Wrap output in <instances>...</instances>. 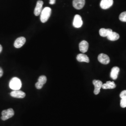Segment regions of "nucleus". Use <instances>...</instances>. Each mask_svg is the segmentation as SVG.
I'll use <instances>...</instances> for the list:
<instances>
[{
  "label": "nucleus",
  "instance_id": "1",
  "mask_svg": "<svg viewBox=\"0 0 126 126\" xmlns=\"http://www.w3.org/2000/svg\"><path fill=\"white\" fill-rule=\"evenodd\" d=\"M9 86L12 90H20L22 87V82L18 78L14 77L9 82Z\"/></svg>",
  "mask_w": 126,
  "mask_h": 126
},
{
  "label": "nucleus",
  "instance_id": "2",
  "mask_svg": "<svg viewBox=\"0 0 126 126\" xmlns=\"http://www.w3.org/2000/svg\"><path fill=\"white\" fill-rule=\"evenodd\" d=\"M51 13V9L49 7H45L42 10L40 14V20L41 22L45 23L50 18Z\"/></svg>",
  "mask_w": 126,
  "mask_h": 126
},
{
  "label": "nucleus",
  "instance_id": "3",
  "mask_svg": "<svg viewBox=\"0 0 126 126\" xmlns=\"http://www.w3.org/2000/svg\"><path fill=\"white\" fill-rule=\"evenodd\" d=\"M2 116L1 119L2 121H6L14 115V111L12 108H9L3 110L1 112Z\"/></svg>",
  "mask_w": 126,
  "mask_h": 126
},
{
  "label": "nucleus",
  "instance_id": "4",
  "mask_svg": "<svg viewBox=\"0 0 126 126\" xmlns=\"http://www.w3.org/2000/svg\"><path fill=\"white\" fill-rule=\"evenodd\" d=\"M47 81V78L45 75H42L39 77L38 81L35 84V86L37 89H41Z\"/></svg>",
  "mask_w": 126,
  "mask_h": 126
},
{
  "label": "nucleus",
  "instance_id": "5",
  "mask_svg": "<svg viewBox=\"0 0 126 126\" xmlns=\"http://www.w3.org/2000/svg\"><path fill=\"white\" fill-rule=\"evenodd\" d=\"M83 21L81 16L79 15H76L73 21V26L76 28H79L82 26Z\"/></svg>",
  "mask_w": 126,
  "mask_h": 126
},
{
  "label": "nucleus",
  "instance_id": "6",
  "mask_svg": "<svg viewBox=\"0 0 126 126\" xmlns=\"http://www.w3.org/2000/svg\"><path fill=\"white\" fill-rule=\"evenodd\" d=\"M10 95L11 97L16 98H18V99H22L24 98L26 94L25 93H24L23 91L20 90H13L10 93Z\"/></svg>",
  "mask_w": 126,
  "mask_h": 126
},
{
  "label": "nucleus",
  "instance_id": "7",
  "mask_svg": "<svg viewBox=\"0 0 126 126\" xmlns=\"http://www.w3.org/2000/svg\"><path fill=\"white\" fill-rule=\"evenodd\" d=\"M93 83L94 86V94L95 95L98 94L100 93V89L102 88V82L99 80H94Z\"/></svg>",
  "mask_w": 126,
  "mask_h": 126
},
{
  "label": "nucleus",
  "instance_id": "8",
  "mask_svg": "<svg viewBox=\"0 0 126 126\" xmlns=\"http://www.w3.org/2000/svg\"><path fill=\"white\" fill-rule=\"evenodd\" d=\"M113 3V0H101L100 3V7L102 9H108L112 7Z\"/></svg>",
  "mask_w": 126,
  "mask_h": 126
},
{
  "label": "nucleus",
  "instance_id": "9",
  "mask_svg": "<svg viewBox=\"0 0 126 126\" xmlns=\"http://www.w3.org/2000/svg\"><path fill=\"white\" fill-rule=\"evenodd\" d=\"M26 42V38L24 37L21 36L17 38L14 43V47L16 48H20L25 44Z\"/></svg>",
  "mask_w": 126,
  "mask_h": 126
},
{
  "label": "nucleus",
  "instance_id": "10",
  "mask_svg": "<svg viewBox=\"0 0 126 126\" xmlns=\"http://www.w3.org/2000/svg\"><path fill=\"white\" fill-rule=\"evenodd\" d=\"M98 61L99 62L104 64H108L110 62V59L106 54L101 53L99 54L98 57Z\"/></svg>",
  "mask_w": 126,
  "mask_h": 126
},
{
  "label": "nucleus",
  "instance_id": "11",
  "mask_svg": "<svg viewBox=\"0 0 126 126\" xmlns=\"http://www.w3.org/2000/svg\"><path fill=\"white\" fill-rule=\"evenodd\" d=\"M85 4V0H73L72 5L76 9H82L84 7Z\"/></svg>",
  "mask_w": 126,
  "mask_h": 126
},
{
  "label": "nucleus",
  "instance_id": "12",
  "mask_svg": "<svg viewBox=\"0 0 126 126\" xmlns=\"http://www.w3.org/2000/svg\"><path fill=\"white\" fill-rule=\"evenodd\" d=\"M44 4V2L42 0H38L36 2V5L35 9H34V15L36 16H38L40 15L42 11L43 6Z\"/></svg>",
  "mask_w": 126,
  "mask_h": 126
},
{
  "label": "nucleus",
  "instance_id": "13",
  "mask_svg": "<svg viewBox=\"0 0 126 126\" xmlns=\"http://www.w3.org/2000/svg\"><path fill=\"white\" fill-rule=\"evenodd\" d=\"M89 47V44L87 41H82L79 44V49L82 53H84L87 52Z\"/></svg>",
  "mask_w": 126,
  "mask_h": 126
},
{
  "label": "nucleus",
  "instance_id": "14",
  "mask_svg": "<svg viewBox=\"0 0 126 126\" xmlns=\"http://www.w3.org/2000/svg\"><path fill=\"white\" fill-rule=\"evenodd\" d=\"M120 97L121 98L120 106L122 108H126V90H123L121 93Z\"/></svg>",
  "mask_w": 126,
  "mask_h": 126
},
{
  "label": "nucleus",
  "instance_id": "15",
  "mask_svg": "<svg viewBox=\"0 0 126 126\" xmlns=\"http://www.w3.org/2000/svg\"><path fill=\"white\" fill-rule=\"evenodd\" d=\"M77 60L80 62H86L89 63L90 60L87 55L84 53L78 54L77 56Z\"/></svg>",
  "mask_w": 126,
  "mask_h": 126
},
{
  "label": "nucleus",
  "instance_id": "16",
  "mask_svg": "<svg viewBox=\"0 0 126 126\" xmlns=\"http://www.w3.org/2000/svg\"><path fill=\"white\" fill-rule=\"evenodd\" d=\"M119 72L120 68L118 67L114 66L112 68L110 73V77L113 80H115L117 79Z\"/></svg>",
  "mask_w": 126,
  "mask_h": 126
},
{
  "label": "nucleus",
  "instance_id": "17",
  "mask_svg": "<svg viewBox=\"0 0 126 126\" xmlns=\"http://www.w3.org/2000/svg\"><path fill=\"white\" fill-rule=\"evenodd\" d=\"M116 87V85L113 81H107L106 83L103 84L102 86V88L104 89H113Z\"/></svg>",
  "mask_w": 126,
  "mask_h": 126
},
{
  "label": "nucleus",
  "instance_id": "18",
  "mask_svg": "<svg viewBox=\"0 0 126 126\" xmlns=\"http://www.w3.org/2000/svg\"><path fill=\"white\" fill-rule=\"evenodd\" d=\"M107 37L109 40L115 41L119 39L120 35L116 32H111Z\"/></svg>",
  "mask_w": 126,
  "mask_h": 126
},
{
  "label": "nucleus",
  "instance_id": "19",
  "mask_svg": "<svg viewBox=\"0 0 126 126\" xmlns=\"http://www.w3.org/2000/svg\"><path fill=\"white\" fill-rule=\"evenodd\" d=\"M113 32L112 30L110 29H106L105 28H101L99 30V34L100 36L102 37H107L111 32Z\"/></svg>",
  "mask_w": 126,
  "mask_h": 126
},
{
  "label": "nucleus",
  "instance_id": "20",
  "mask_svg": "<svg viewBox=\"0 0 126 126\" xmlns=\"http://www.w3.org/2000/svg\"><path fill=\"white\" fill-rule=\"evenodd\" d=\"M119 19L123 22H126V11L122 12L119 16Z\"/></svg>",
  "mask_w": 126,
  "mask_h": 126
},
{
  "label": "nucleus",
  "instance_id": "21",
  "mask_svg": "<svg viewBox=\"0 0 126 126\" xmlns=\"http://www.w3.org/2000/svg\"><path fill=\"white\" fill-rule=\"evenodd\" d=\"M56 3V0H50V4L53 5L55 4Z\"/></svg>",
  "mask_w": 126,
  "mask_h": 126
},
{
  "label": "nucleus",
  "instance_id": "22",
  "mask_svg": "<svg viewBox=\"0 0 126 126\" xmlns=\"http://www.w3.org/2000/svg\"><path fill=\"white\" fill-rule=\"evenodd\" d=\"M3 74V70L0 67V78L2 76Z\"/></svg>",
  "mask_w": 126,
  "mask_h": 126
},
{
  "label": "nucleus",
  "instance_id": "23",
  "mask_svg": "<svg viewBox=\"0 0 126 126\" xmlns=\"http://www.w3.org/2000/svg\"><path fill=\"white\" fill-rule=\"evenodd\" d=\"M2 50V47L1 45H0V53L1 52Z\"/></svg>",
  "mask_w": 126,
  "mask_h": 126
}]
</instances>
